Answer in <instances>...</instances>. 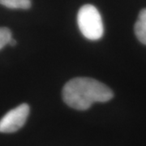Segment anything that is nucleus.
Wrapping results in <instances>:
<instances>
[{"label": "nucleus", "instance_id": "39448f33", "mask_svg": "<svg viewBox=\"0 0 146 146\" xmlns=\"http://www.w3.org/2000/svg\"><path fill=\"white\" fill-rule=\"evenodd\" d=\"M0 4L11 9H29L31 7L30 0H0Z\"/></svg>", "mask_w": 146, "mask_h": 146}, {"label": "nucleus", "instance_id": "f257e3e1", "mask_svg": "<svg viewBox=\"0 0 146 146\" xmlns=\"http://www.w3.org/2000/svg\"><path fill=\"white\" fill-rule=\"evenodd\" d=\"M113 97V91L108 86L89 77L72 79L63 89L64 102L78 110H88L95 102H106Z\"/></svg>", "mask_w": 146, "mask_h": 146}, {"label": "nucleus", "instance_id": "7ed1b4c3", "mask_svg": "<svg viewBox=\"0 0 146 146\" xmlns=\"http://www.w3.org/2000/svg\"><path fill=\"white\" fill-rule=\"evenodd\" d=\"M29 106L23 103L9 110L0 119V132L12 133L25 125L29 115Z\"/></svg>", "mask_w": 146, "mask_h": 146}, {"label": "nucleus", "instance_id": "0eeeda50", "mask_svg": "<svg viewBox=\"0 0 146 146\" xmlns=\"http://www.w3.org/2000/svg\"><path fill=\"white\" fill-rule=\"evenodd\" d=\"M8 45H10L11 46H16V41L15 39H13L12 37L11 38V40L9 41V43H8Z\"/></svg>", "mask_w": 146, "mask_h": 146}, {"label": "nucleus", "instance_id": "20e7f679", "mask_svg": "<svg viewBox=\"0 0 146 146\" xmlns=\"http://www.w3.org/2000/svg\"><path fill=\"white\" fill-rule=\"evenodd\" d=\"M134 31L137 39L142 44L146 45V8L140 11L135 24Z\"/></svg>", "mask_w": 146, "mask_h": 146}, {"label": "nucleus", "instance_id": "423d86ee", "mask_svg": "<svg viewBox=\"0 0 146 146\" xmlns=\"http://www.w3.org/2000/svg\"><path fill=\"white\" fill-rule=\"evenodd\" d=\"M11 37V33L9 29L6 27H0V50L6 45H8Z\"/></svg>", "mask_w": 146, "mask_h": 146}, {"label": "nucleus", "instance_id": "f03ea898", "mask_svg": "<svg viewBox=\"0 0 146 146\" xmlns=\"http://www.w3.org/2000/svg\"><path fill=\"white\" fill-rule=\"evenodd\" d=\"M77 24L83 36L90 41H98L103 36L102 19L98 10L94 5L86 4L80 8Z\"/></svg>", "mask_w": 146, "mask_h": 146}]
</instances>
